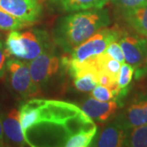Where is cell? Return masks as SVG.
Here are the masks:
<instances>
[{
	"label": "cell",
	"mask_w": 147,
	"mask_h": 147,
	"mask_svg": "<svg viewBox=\"0 0 147 147\" xmlns=\"http://www.w3.org/2000/svg\"><path fill=\"white\" fill-rule=\"evenodd\" d=\"M5 143L16 146H27L21 128L20 113L16 108H11L0 115Z\"/></svg>",
	"instance_id": "10"
},
{
	"label": "cell",
	"mask_w": 147,
	"mask_h": 147,
	"mask_svg": "<svg viewBox=\"0 0 147 147\" xmlns=\"http://www.w3.org/2000/svg\"><path fill=\"white\" fill-rule=\"evenodd\" d=\"M5 146V141H4L3 126H2V121L0 119V146Z\"/></svg>",
	"instance_id": "23"
},
{
	"label": "cell",
	"mask_w": 147,
	"mask_h": 147,
	"mask_svg": "<svg viewBox=\"0 0 147 147\" xmlns=\"http://www.w3.org/2000/svg\"><path fill=\"white\" fill-rule=\"evenodd\" d=\"M21 55L19 60L30 61L50 47L54 46V42L46 30L33 28L20 32Z\"/></svg>",
	"instance_id": "6"
},
{
	"label": "cell",
	"mask_w": 147,
	"mask_h": 147,
	"mask_svg": "<svg viewBox=\"0 0 147 147\" xmlns=\"http://www.w3.org/2000/svg\"><path fill=\"white\" fill-rule=\"evenodd\" d=\"M121 12L127 26L139 35L147 38V4L121 10Z\"/></svg>",
	"instance_id": "13"
},
{
	"label": "cell",
	"mask_w": 147,
	"mask_h": 147,
	"mask_svg": "<svg viewBox=\"0 0 147 147\" xmlns=\"http://www.w3.org/2000/svg\"><path fill=\"white\" fill-rule=\"evenodd\" d=\"M121 125L130 130L147 124V92L133 97L123 112L115 118Z\"/></svg>",
	"instance_id": "8"
},
{
	"label": "cell",
	"mask_w": 147,
	"mask_h": 147,
	"mask_svg": "<svg viewBox=\"0 0 147 147\" xmlns=\"http://www.w3.org/2000/svg\"><path fill=\"white\" fill-rule=\"evenodd\" d=\"M28 65L35 96L56 78L63 67L61 58L56 54L55 45L29 61Z\"/></svg>",
	"instance_id": "3"
},
{
	"label": "cell",
	"mask_w": 147,
	"mask_h": 147,
	"mask_svg": "<svg viewBox=\"0 0 147 147\" xmlns=\"http://www.w3.org/2000/svg\"><path fill=\"white\" fill-rule=\"evenodd\" d=\"M5 75L9 89L16 97L26 100L35 96L27 61L10 57L7 61Z\"/></svg>",
	"instance_id": "4"
},
{
	"label": "cell",
	"mask_w": 147,
	"mask_h": 147,
	"mask_svg": "<svg viewBox=\"0 0 147 147\" xmlns=\"http://www.w3.org/2000/svg\"><path fill=\"white\" fill-rule=\"evenodd\" d=\"M119 104L115 100L109 101H101L93 97H89L81 104V109L92 120L105 123L114 117Z\"/></svg>",
	"instance_id": "11"
},
{
	"label": "cell",
	"mask_w": 147,
	"mask_h": 147,
	"mask_svg": "<svg viewBox=\"0 0 147 147\" xmlns=\"http://www.w3.org/2000/svg\"><path fill=\"white\" fill-rule=\"evenodd\" d=\"M110 21L109 10L104 7L69 12L55 22L53 42L65 53H70Z\"/></svg>",
	"instance_id": "2"
},
{
	"label": "cell",
	"mask_w": 147,
	"mask_h": 147,
	"mask_svg": "<svg viewBox=\"0 0 147 147\" xmlns=\"http://www.w3.org/2000/svg\"><path fill=\"white\" fill-rule=\"evenodd\" d=\"M9 58L10 55L7 51L5 43L3 41L2 36L0 34V79L5 75L7 61Z\"/></svg>",
	"instance_id": "22"
},
{
	"label": "cell",
	"mask_w": 147,
	"mask_h": 147,
	"mask_svg": "<svg viewBox=\"0 0 147 147\" xmlns=\"http://www.w3.org/2000/svg\"><path fill=\"white\" fill-rule=\"evenodd\" d=\"M94 58L96 67L100 72L106 74L111 79L118 81L122 63L110 57L105 52L96 56Z\"/></svg>",
	"instance_id": "15"
},
{
	"label": "cell",
	"mask_w": 147,
	"mask_h": 147,
	"mask_svg": "<svg viewBox=\"0 0 147 147\" xmlns=\"http://www.w3.org/2000/svg\"><path fill=\"white\" fill-rule=\"evenodd\" d=\"M105 52L110 57L117 60L120 63L123 64L125 62V59H124L123 50H122V48H121L120 45H119L118 41H114V42H110V44L108 45V47H106Z\"/></svg>",
	"instance_id": "20"
},
{
	"label": "cell",
	"mask_w": 147,
	"mask_h": 147,
	"mask_svg": "<svg viewBox=\"0 0 147 147\" xmlns=\"http://www.w3.org/2000/svg\"><path fill=\"white\" fill-rule=\"evenodd\" d=\"M57 9L65 12H74L104 7L109 0H48Z\"/></svg>",
	"instance_id": "14"
},
{
	"label": "cell",
	"mask_w": 147,
	"mask_h": 147,
	"mask_svg": "<svg viewBox=\"0 0 147 147\" xmlns=\"http://www.w3.org/2000/svg\"><path fill=\"white\" fill-rule=\"evenodd\" d=\"M118 42L123 50L125 62L134 68H139L147 57V40L138 35L123 34Z\"/></svg>",
	"instance_id": "9"
},
{
	"label": "cell",
	"mask_w": 147,
	"mask_h": 147,
	"mask_svg": "<svg viewBox=\"0 0 147 147\" xmlns=\"http://www.w3.org/2000/svg\"><path fill=\"white\" fill-rule=\"evenodd\" d=\"M128 129L115 119L105 125L100 131L95 142H92V146L99 147H119L124 146Z\"/></svg>",
	"instance_id": "12"
},
{
	"label": "cell",
	"mask_w": 147,
	"mask_h": 147,
	"mask_svg": "<svg viewBox=\"0 0 147 147\" xmlns=\"http://www.w3.org/2000/svg\"><path fill=\"white\" fill-rule=\"evenodd\" d=\"M111 2L120 10L135 8L147 4V0H111Z\"/></svg>",
	"instance_id": "21"
},
{
	"label": "cell",
	"mask_w": 147,
	"mask_h": 147,
	"mask_svg": "<svg viewBox=\"0 0 147 147\" xmlns=\"http://www.w3.org/2000/svg\"><path fill=\"white\" fill-rule=\"evenodd\" d=\"M27 146H65L69 139L96 125L78 105L57 100L34 98L19 108Z\"/></svg>",
	"instance_id": "1"
},
{
	"label": "cell",
	"mask_w": 147,
	"mask_h": 147,
	"mask_svg": "<svg viewBox=\"0 0 147 147\" xmlns=\"http://www.w3.org/2000/svg\"><path fill=\"white\" fill-rule=\"evenodd\" d=\"M29 26L23 21H20L15 16H11L7 11L0 8V30L12 31L20 30L25 27Z\"/></svg>",
	"instance_id": "18"
},
{
	"label": "cell",
	"mask_w": 147,
	"mask_h": 147,
	"mask_svg": "<svg viewBox=\"0 0 147 147\" xmlns=\"http://www.w3.org/2000/svg\"><path fill=\"white\" fill-rule=\"evenodd\" d=\"M122 34V31L116 27H104L74 48L70 53V58L84 61L95 57L104 53L110 42L118 41Z\"/></svg>",
	"instance_id": "5"
},
{
	"label": "cell",
	"mask_w": 147,
	"mask_h": 147,
	"mask_svg": "<svg viewBox=\"0 0 147 147\" xmlns=\"http://www.w3.org/2000/svg\"><path fill=\"white\" fill-rule=\"evenodd\" d=\"M124 146L147 147V124L130 129Z\"/></svg>",
	"instance_id": "16"
},
{
	"label": "cell",
	"mask_w": 147,
	"mask_h": 147,
	"mask_svg": "<svg viewBox=\"0 0 147 147\" xmlns=\"http://www.w3.org/2000/svg\"><path fill=\"white\" fill-rule=\"evenodd\" d=\"M91 96L101 101H109V100H115L116 97L113 92L107 87L97 84L93 89L91 91Z\"/></svg>",
	"instance_id": "19"
},
{
	"label": "cell",
	"mask_w": 147,
	"mask_h": 147,
	"mask_svg": "<svg viewBox=\"0 0 147 147\" xmlns=\"http://www.w3.org/2000/svg\"><path fill=\"white\" fill-rule=\"evenodd\" d=\"M0 8L28 26L38 22L42 14L39 0H0Z\"/></svg>",
	"instance_id": "7"
},
{
	"label": "cell",
	"mask_w": 147,
	"mask_h": 147,
	"mask_svg": "<svg viewBox=\"0 0 147 147\" xmlns=\"http://www.w3.org/2000/svg\"><path fill=\"white\" fill-rule=\"evenodd\" d=\"M134 70H135V68L130 64L124 62L121 65L120 70L119 74V77H118V84L121 90L119 99L126 96L127 92V87L131 84L132 78H133Z\"/></svg>",
	"instance_id": "17"
},
{
	"label": "cell",
	"mask_w": 147,
	"mask_h": 147,
	"mask_svg": "<svg viewBox=\"0 0 147 147\" xmlns=\"http://www.w3.org/2000/svg\"><path fill=\"white\" fill-rule=\"evenodd\" d=\"M146 70H147V57H146Z\"/></svg>",
	"instance_id": "24"
}]
</instances>
